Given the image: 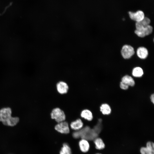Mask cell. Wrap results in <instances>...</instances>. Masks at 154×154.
Masks as SVG:
<instances>
[{"label":"cell","mask_w":154,"mask_h":154,"mask_svg":"<svg viewBox=\"0 0 154 154\" xmlns=\"http://www.w3.org/2000/svg\"><path fill=\"white\" fill-rule=\"evenodd\" d=\"M133 48L127 44L123 45L121 50V54L123 58L128 59L131 58L135 54Z\"/></svg>","instance_id":"3957f363"},{"label":"cell","mask_w":154,"mask_h":154,"mask_svg":"<svg viewBox=\"0 0 154 154\" xmlns=\"http://www.w3.org/2000/svg\"><path fill=\"white\" fill-rule=\"evenodd\" d=\"M143 74L142 69L139 67L134 68L132 71V74L133 76L136 77L142 76Z\"/></svg>","instance_id":"ac0fdd59"},{"label":"cell","mask_w":154,"mask_h":154,"mask_svg":"<svg viewBox=\"0 0 154 154\" xmlns=\"http://www.w3.org/2000/svg\"><path fill=\"white\" fill-rule=\"evenodd\" d=\"M151 21L150 19L147 17H145L141 21L136 22L135 23L136 29H141L149 25Z\"/></svg>","instance_id":"8fae6325"},{"label":"cell","mask_w":154,"mask_h":154,"mask_svg":"<svg viewBox=\"0 0 154 154\" xmlns=\"http://www.w3.org/2000/svg\"><path fill=\"white\" fill-rule=\"evenodd\" d=\"M151 101L153 104L154 102V95L153 94H152L150 97Z\"/></svg>","instance_id":"7402d4cb"},{"label":"cell","mask_w":154,"mask_h":154,"mask_svg":"<svg viewBox=\"0 0 154 154\" xmlns=\"http://www.w3.org/2000/svg\"><path fill=\"white\" fill-rule=\"evenodd\" d=\"M56 88L58 92L62 94L67 93L69 89L67 84L62 81H60L56 84Z\"/></svg>","instance_id":"52a82bcc"},{"label":"cell","mask_w":154,"mask_h":154,"mask_svg":"<svg viewBox=\"0 0 154 154\" xmlns=\"http://www.w3.org/2000/svg\"><path fill=\"white\" fill-rule=\"evenodd\" d=\"M140 151L141 154H154V149L147 147L141 148Z\"/></svg>","instance_id":"d6986e66"},{"label":"cell","mask_w":154,"mask_h":154,"mask_svg":"<svg viewBox=\"0 0 154 154\" xmlns=\"http://www.w3.org/2000/svg\"><path fill=\"white\" fill-rule=\"evenodd\" d=\"M100 111L104 115H108L111 112V110L110 106L108 104H104L100 106Z\"/></svg>","instance_id":"e0dca14e"},{"label":"cell","mask_w":154,"mask_h":154,"mask_svg":"<svg viewBox=\"0 0 154 154\" xmlns=\"http://www.w3.org/2000/svg\"><path fill=\"white\" fill-rule=\"evenodd\" d=\"M93 140L95 148L97 149H102L105 148V145L101 138L97 137Z\"/></svg>","instance_id":"9a60e30c"},{"label":"cell","mask_w":154,"mask_h":154,"mask_svg":"<svg viewBox=\"0 0 154 154\" xmlns=\"http://www.w3.org/2000/svg\"><path fill=\"white\" fill-rule=\"evenodd\" d=\"M100 154V153H96V154Z\"/></svg>","instance_id":"603a6c76"},{"label":"cell","mask_w":154,"mask_h":154,"mask_svg":"<svg viewBox=\"0 0 154 154\" xmlns=\"http://www.w3.org/2000/svg\"><path fill=\"white\" fill-rule=\"evenodd\" d=\"M20 119L19 117L12 116L2 123L5 126L12 127L17 125Z\"/></svg>","instance_id":"9c48e42d"},{"label":"cell","mask_w":154,"mask_h":154,"mask_svg":"<svg viewBox=\"0 0 154 154\" xmlns=\"http://www.w3.org/2000/svg\"><path fill=\"white\" fill-rule=\"evenodd\" d=\"M78 145L80 150L83 153L88 152L89 150V143L88 140L85 139L81 138L79 141Z\"/></svg>","instance_id":"ba28073f"},{"label":"cell","mask_w":154,"mask_h":154,"mask_svg":"<svg viewBox=\"0 0 154 154\" xmlns=\"http://www.w3.org/2000/svg\"><path fill=\"white\" fill-rule=\"evenodd\" d=\"M153 28L152 26L149 25L140 30L136 29L135 33L139 37L143 38L151 34L152 32Z\"/></svg>","instance_id":"5b68a950"},{"label":"cell","mask_w":154,"mask_h":154,"mask_svg":"<svg viewBox=\"0 0 154 154\" xmlns=\"http://www.w3.org/2000/svg\"><path fill=\"white\" fill-rule=\"evenodd\" d=\"M120 88L122 89L126 90L129 87V86L125 83L121 82L120 84Z\"/></svg>","instance_id":"ffe728a7"},{"label":"cell","mask_w":154,"mask_h":154,"mask_svg":"<svg viewBox=\"0 0 154 154\" xmlns=\"http://www.w3.org/2000/svg\"><path fill=\"white\" fill-rule=\"evenodd\" d=\"M12 110L9 107H4L0 109V122L2 123L12 116Z\"/></svg>","instance_id":"7a4b0ae2"},{"label":"cell","mask_w":154,"mask_h":154,"mask_svg":"<svg viewBox=\"0 0 154 154\" xmlns=\"http://www.w3.org/2000/svg\"><path fill=\"white\" fill-rule=\"evenodd\" d=\"M137 54L139 58L145 59L147 58L148 55V51L147 49L144 47H140L137 50Z\"/></svg>","instance_id":"7c38bea8"},{"label":"cell","mask_w":154,"mask_h":154,"mask_svg":"<svg viewBox=\"0 0 154 154\" xmlns=\"http://www.w3.org/2000/svg\"><path fill=\"white\" fill-rule=\"evenodd\" d=\"M121 82L129 86H133L135 84V82L133 78L131 76L128 75H125L122 77Z\"/></svg>","instance_id":"5bb4252c"},{"label":"cell","mask_w":154,"mask_h":154,"mask_svg":"<svg viewBox=\"0 0 154 154\" xmlns=\"http://www.w3.org/2000/svg\"><path fill=\"white\" fill-rule=\"evenodd\" d=\"M83 123L82 120L78 118L72 121L70 123V127L72 129L75 131L81 129L83 127Z\"/></svg>","instance_id":"30bf717a"},{"label":"cell","mask_w":154,"mask_h":154,"mask_svg":"<svg viewBox=\"0 0 154 154\" xmlns=\"http://www.w3.org/2000/svg\"><path fill=\"white\" fill-rule=\"evenodd\" d=\"M81 117L88 121H91L93 118L92 112L89 110L85 109L82 111L80 113Z\"/></svg>","instance_id":"4fadbf2b"},{"label":"cell","mask_w":154,"mask_h":154,"mask_svg":"<svg viewBox=\"0 0 154 154\" xmlns=\"http://www.w3.org/2000/svg\"><path fill=\"white\" fill-rule=\"evenodd\" d=\"M146 147L154 149V144L153 142L149 141L147 143Z\"/></svg>","instance_id":"44dd1931"},{"label":"cell","mask_w":154,"mask_h":154,"mask_svg":"<svg viewBox=\"0 0 154 154\" xmlns=\"http://www.w3.org/2000/svg\"><path fill=\"white\" fill-rule=\"evenodd\" d=\"M59 154H72L71 148L67 143H63Z\"/></svg>","instance_id":"2e32d148"},{"label":"cell","mask_w":154,"mask_h":154,"mask_svg":"<svg viewBox=\"0 0 154 154\" xmlns=\"http://www.w3.org/2000/svg\"><path fill=\"white\" fill-rule=\"evenodd\" d=\"M54 129L58 132L62 134H67L70 131L69 124L65 121L58 123L55 125Z\"/></svg>","instance_id":"277c9868"},{"label":"cell","mask_w":154,"mask_h":154,"mask_svg":"<svg viewBox=\"0 0 154 154\" xmlns=\"http://www.w3.org/2000/svg\"><path fill=\"white\" fill-rule=\"evenodd\" d=\"M129 14L131 19L136 22L141 21L145 17L144 13L140 10L136 12L129 11Z\"/></svg>","instance_id":"8992f818"},{"label":"cell","mask_w":154,"mask_h":154,"mask_svg":"<svg viewBox=\"0 0 154 154\" xmlns=\"http://www.w3.org/2000/svg\"><path fill=\"white\" fill-rule=\"evenodd\" d=\"M51 117L57 123H58L65 121L66 117L64 112L58 108L53 109L50 113Z\"/></svg>","instance_id":"6da1fadb"}]
</instances>
